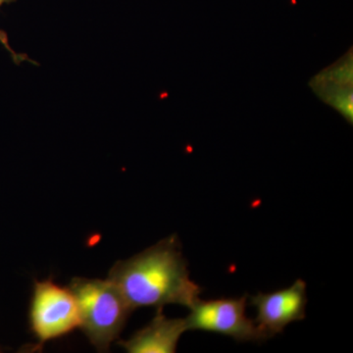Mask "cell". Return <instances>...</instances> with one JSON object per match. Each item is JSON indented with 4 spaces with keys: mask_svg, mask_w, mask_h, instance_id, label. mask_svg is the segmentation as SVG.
Instances as JSON below:
<instances>
[{
    "mask_svg": "<svg viewBox=\"0 0 353 353\" xmlns=\"http://www.w3.org/2000/svg\"><path fill=\"white\" fill-rule=\"evenodd\" d=\"M132 310L179 304L190 308L199 299L201 285L190 277L175 234L125 261L117 262L108 278Z\"/></svg>",
    "mask_w": 353,
    "mask_h": 353,
    "instance_id": "obj_1",
    "label": "cell"
},
{
    "mask_svg": "<svg viewBox=\"0 0 353 353\" xmlns=\"http://www.w3.org/2000/svg\"><path fill=\"white\" fill-rule=\"evenodd\" d=\"M69 288L78 304L80 328L99 352H108L132 311L129 304L109 279L75 278Z\"/></svg>",
    "mask_w": 353,
    "mask_h": 353,
    "instance_id": "obj_2",
    "label": "cell"
},
{
    "mask_svg": "<svg viewBox=\"0 0 353 353\" xmlns=\"http://www.w3.org/2000/svg\"><path fill=\"white\" fill-rule=\"evenodd\" d=\"M29 320L39 348L80 328V313L73 292L52 280L36 281Z\"/></svg>",
    "mask_w": 353,
    "mask_h": 353,
    "instance_id": "obj_3",
    "label": "cell"
},
{
    "mask_svg": "<svg viewBox=\"0 0 353 353\" xmlns=\"http://www.w3.org/2000/svg\"><path fill=\"white\" fill-rule=\"evenodd\" d=\"M246 296L238 299H199L185 318L188 331L224 334L238 341H259L269 339L259 325L245 314Z\"/></svg>",
    "mask_w": 353,
    "mask_h": 353,
    "instance_id": "obj_4",
    "label": "cell"
},
{
    "mask_svg": "<svg viewBox=\"0 0 353 353\" xmlns=\"http://www.w3.org/2000/svg\"><path fill=\"white\" fill-rule=\"evenodd\" d=\"M250 303L257 311L255 323L271 338L283 333L290 323L305 318L306 283L299 279L288 289L269 294L259 292L250 297Z\"/></svg>",
    "mask_w": 353,
    "mask_h": 353,
    "instance_id": "obj_5",
    "label": "cell"
},
{
    "mask_svg": "<svg viewBox=\"0 0 353 353\" xmlns=\"http://www.w3.org/2000/svg\"><path fill=\"white\" fill-rule=\"evenodd\" d=\"M309 85L322 101L338 111L350 124H352V48L334 64L313 77Z\"/></svg>",
    "mask_w": 353,
    "mask_h": 353,
    "instance_id": "obj_6",
    "label": "cell"
},
{
    "mask_svg": "<svg viewBox=\"0 0 353 353\" xmlns=\"http://www.w3.org/2000/svg\"><path fill=\"white\" fill-rule=\"evenodd\" d=\"M158 309L157 316L145 328L119 345L131 353H173L181 336L188 331L185 319H170Z\"/></svg>",
    "mask_w": 353,
    "mask_h": 353,
    "instance_id": "obj_7",
    "label": "cell"
},
{
    "mask_svg": "<svg viewBox=\"0 0 353 353\" xmlns=\"http://www.w3.org/2000/svg\"><path fill=\"white\" fill-rule=\"evenodd\" d=\"M17 1V0H0V8L4 6V4H11L14 3V2ZM0 43L3 46V48H6L7 51H8L9 54L11 55V58H12L14 63L16 65H20L22 62L29 61L31 63H34L32 60L30 59L27 55L20 54V53L15 52L13 50V48H11L10 43H9L8 36L6 32L0 30Z\"/></svg>",
    "mask_w": 353,
    "mask_h": 353,
    "instance_id": "obj_8",
    "label": "cell"
}]
</instances>
